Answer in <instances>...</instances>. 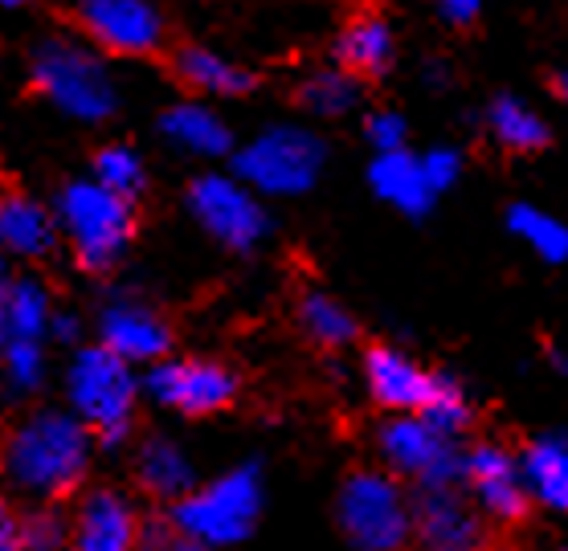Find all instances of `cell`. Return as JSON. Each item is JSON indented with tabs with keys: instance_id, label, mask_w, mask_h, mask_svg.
<instances>
[{
	"instance_id": "obj_1",
	"label": "cell",
	"mask_w": 568,
	"mask_h": 551,
	"mask_svg": "<svg viewBox=\"0 0 568 551\" xmlns=\"http://www.w3.org/2000/svg\"><path fill=\"white\" fill-rule=\"evenodd\" d=\"M91 441L87 425L65 412L41 409L17 421L0 441V470L17 490L38 502L74 499L91 470Z\"/></svg>"
},
{
	"instance_id": "obj_2",
	"label": "cell",
	"mask_w": 568,
	"mask_h": 551,
	"mask_svg": "<svg viewBox=\"0 0 568 551\" xmlns=\"http://www.w3.org/2000/svg\"><path fill=\"white\" fill-rule=\"evenodd\" d=\"M58 233L87 274H111L135 237V205L99 180H70L58 193Z\"/></svg>"
},
{
	"instance_id": "obj_3",
	"label": "cell",
	"mask_w": 568,
	"mask_h": 551,
	"mask_svg": "<svg viewBox=\"0 0 568 551\" xmlns=\"http://www.w3.org/2000/svg\"><path fill=\"white\" fill-rule=\"evenodd\" d=\"M135 397H140L135 373L111 347H82L74 356V364H70V405H74V417L87 425V433L99 446L115 449L128 441Z\"/></svg>"
},
{
	"instance_id": "obj_4",
	"label": "cell",
	"mask_w": 568,
	"mask_h": 551,
	"mask_svg": "<svg viewBox=\"0 0 568 551\" xmlns=\"http://www.w3.org/2000/svg\"><path fill=\"white\" fill-rule=\"evenodd\" d=\"M336 523L356 551H405L414 531V499L385 470H352L339 482Z\"/></svg>"
},
{
	"instance_id": "obj_5",
	"label": "cell",
	"mask_w": 568,
	"mask_h": 551,
	"mask_svg": "<svg viewBox=\"0 0 568 551\" xmlns=\"http://www.w3.org/2000/svg\"><path fill=\"white\" fill-rule=\"evenodd\" d=\"M29 86L50 99L58 111L87 123H103L115 115V82L91 50L78 41L50 38L29 53Z\"/></svg>"
},
{
	"instance_id": "obj_6",
	"label": "cell",
	"mask_w": 568,
	"mask_h": 551,
	"mask_svg": "<svg viewBox=\"0 0 568 551\" xmlns=\"http://www.w3.org/2000/svg\"><path fill=\"white\" fill-rule=\"evenodd\" d=\"M262 511V475L258 466H237L230 475L213 478L205 487H193L184 499L169 507V514L201 539L205 548H230L254 531Z\"/></svg>"
},
{
	"instance_id": "obj_7",
	"label": "cell",
	"mask_w": 568,
	"mask_h": 551,
	"mask_svg": "<svg viewBox=\"0 0 568 551\" xmlns=\"http://www.w3.org/2000/svg\"><path fill=\"white\" fill-rule=\"evenodd\" d=\"M327 160L320 135L298 127H271L233 155V176L262 196H298L320 180Z\"/></svg>"
},
{
	"instance_id": "obj_8",
	"label": "cell",
	"mask_w": 568,
	"mask_h": 551,
	"mask_svg": "<svg viewBox=\"0 0 568 551\" xmlns=\"http://www.w3.org/2000/svg\"><path fill=\"white\" fill-rule=\"evenodd\" d=\"M381 458L393 475L414 478L422 490H442L463 482V449L450 433H442L417 412H393L376 433Z\"/></svg>"
},
{
	"instance_id": "obj_9",
	"label": "cell",
	"mask_w": 568,
	"mask_h": 551,
	"mask_svg": "<svg viewBox=\"0 0 568 551\" xmlns=\"http://www.w3.org/2000/svg\"><path fill=\"white\" fill-rule=\"evenodd\" d=\"M184 201H189V213L196 217V225L217 245H225L230 254H250L271 233L266 208L258 205L254 188L242 184L237 176H217V172L196 176Z\"/></svg>"
},
{
	"instance_id": "obj_10",
	"label": "cell",
	"mask_w": 568,
	"mask_h": 551,
	"mask_svg": "<svg viewBox=\"0 0 568 551\" xmlns=\"http://www.w3.org/2000/svg\"><path fill=\"white\" fill-rule=\"evenodd\" d=\"M70 25L111 58H155L169 41V21L152 0H78Z\"/></svg>"
},
{
	"instance_id": "obj_11",
	"label": "cell",
	"mask_w": 568,
	"mask_h": 551,
	"mask_svg": "<svg viewBox=\"0 0 568 551\" xmlns=\"http://www.w3.org/2000/svg\"><path fill=\"white\" fill-rule=\"evenodd\" d=\"M148 392L184 417H213L237 400V376L213 359H160L148 373Z\"/></svg>"
},
{
	"instance_id": "obj_12",
	"label": "cell",
	"mask_w": 568,
	"mask_h": 551,
	"mask_svg": "<svg viewBox=\"0 0 568 551\" xmlns=\"http://www.w3.org/2000/svg\"><path fill=\"white\" fill-rule=\"evenodd\" d=\"M463 482L483 514L499 523H519L528 511V487L519 458L499 441H478L463 453Z\"/></svg>"
},
{
	"instance_id": "obj_13",
	"label": "cell",
	"mask_w": 568,
	"mask_h": 551,
	"mask_svg": "<svg viewBox=\"0 0 568 551\" xmlns=\"http://www.w3.org/2000/svg\"><path fill=\"white\" fill-rule=\"evenodd\" d=\"M65 543L70 551H135L140 548L143 519L135 502L119 490H87L70 514Z\"/></svg>"
},
{
	"instance_id": "obj_14",
	"label": "cell",
	"mask_w": 568,
	"mask_h": 551,
	"mask_svg": "<svg viewBox=\"0 0 568 551\" xmlns=\"http://www.w3.org/2000/svg\"><path fill=\"white\" fill-rule=\"evenodd\" d=\"M409 543L417 551H478L487 543L483 519L458 487L422 490L414 499V531Z\"/></svg>"
},
{
	"instance_id": "obj_15",
	"label": "cell",
	"mask_w": 568,
	"mask_h": 551,
	"mask_svg": "<svg viewBox=\"0 0 568 551\" xmlns=\"http://www.w3.org/2000/svg\"><path fill=\"white\" fill-rule=\"evenodd\" d=\"M442 373H429L422 364L397 351V347L373 344L364 351V380L373 392L376 405H385L393 412H422L438 388Z\"/></svg>"
},
{
	"instance_id": "obj_16",
	"label": "cell",
	"mask_w": 568,
	"mask_h": 551,
	"mask_svg": "<svg viewBox=\"0 0 568 551\" xmlns=\"http://www.w3.org/2000/svg\"><path fill=\"white\" fill-rule=\"evenodd\" d=\"M99 344L128 364H160L172 347V327L148 303H111L99 319Z\"/></svg>"
},
{
	"instance_id": "obj_17",
	"label": "cell",
	"mask_w": 568,
	"mask_h": 551,
	"mask_svg": "<svg viewBox=\"0 0 568 551\" xmlns=\"http://www.w3.org/2000/svg\"><path fill=\"white\" fill-rule=\"evenodd\" d=\"M368 184L373 193L393 205L405 217H426L438 193L429 184L426 167H422V155L405 152V147H393V152H376L373 167H368Z\"/></svg>"
},
{
	"instance_id": "obj_18",
	"label": "cell",
	"mask_w": 568,
	"mask_h": 551,
	"mask_svg": "<svg viewBox=\"0 0 568 551\" xmlns=\"http://www.w3.org/2000/svg\"><path fill=\"white\" fill-rule=\"evenodd\" d=\"M169 74L184 90L209 94V99H242L258 86V78L250 74L246 65L230 62V58H221L205 45H176L169 58Z\"/></svg>"
},
{
	"instance_id": "obj_19",
	"label": "cell",
	"mask_w": 568,
	"mask_h": 551,
	"mask_svg": "<svg viewBox=\"0 0 568 551\" xmlns=\"http://www.w3.org/2000/svg\"><path fill=\"white\" fill-rule=\"evenodd\" d=\"M0 245L17 257H50L58 245V217L33 196L0 193Z\"/></svg>"
},
{
	"instance_id": "obj_20",
	"label": "cell",
	"mask_w": 568,
	"mask_h": 551,
	"mask_svg": "<svg viewBox=\"0 0 568 551\" xmlns=\"http://www.w3.org/2000/svg\"><path fill=\"white\" fill-rule=\"evenodd\" d=\"M519 470H524L528 499H536L548 511L568 514V437L544 433L528 441L519 453Z\"/></svg>"
},
{
	"instance_id": "obj_21",
	"label": "cell",
	"mask_w": 568,
	"mask_h": 551,
	"mask_svg": "<svg viewBox=\"0 0 568 551\" xmlns=\"http://www.w3.org/2000/svg\"><path fill=\"white\" fill-rule=\"evenodd\" d=\"M393 53H397V45H393V29H388V21L381 13H356L344 25V33L336 38V58L339 65L348 70V74H356L364 82V78H381L393 65Z\"/></svg>"
},
{
	"instance_id": "obj_22",
	"label": "cell",
	"mask_w": 568,
	"mask_h": 551,
	"mask_svg": "<svg viewBox=\"0 0 568 551\" xmlns=\"http://www.w3.org/2000/svg\"><path fill=\"white\" fill-rule=\"evenodd\" d=\"M135 482L143 494L160 502H176L193 490V466L184 458V449L169 437H148L135 453Z\"/></svg>"
},
{
	"instance_id": "obj_23",
	"label": "cell",
	"mask_w": 568,
	"mask_h": 551,
	"mask_svg": "<svg viewBox=\"0 0 568 551\" xmlns=\"http://www.w3.org/2000/svg\"><path fill=\"white\" fill-rule=\"evenodd\" d=\"M160 131H164L176 147H184V152H193V155H205V160L230 155V147H233L230 127L201 103L169 106V111L160 115Z\"/></svg>"
},
{
	"instance_id": "obj_24",
	"label": "cell",
	"mask_w": 568,
	"mask_h": 551,
	"mask_svg": "<svg viewBox=\"0 0 568 551\" xmlns=\"http://www.w3.org/2000/svg\"><path fill=\"white\" fill-rule=\"evenodd\" d=\"M487 131L495 135L499 147H507V152L516 155H531L540 152V147H548V123L531 106L511 99V94H504V99H495L487 106Z\"/></svg>"
},
{
	"instance_id": "obj_25",
	"label": "cell",
	"mask_w": 568,
	"mask_h": 551,
	"mask_svg": "<svg viewBox=\"0 0 568 551\" xmlns=\"http://www.w3.org/2000/svg\"><path fill=\"white\" fill-rule=\"evenodd\" d=\"M298 106L311 111L320 119H336L348 115L352 106L361 103V78L348 74L344 65H332V70H315V74L298 86Z\"/></svg>"
},
{
	"instance_id": "obj_26",
	"label": "cell",
	"mask_w": 568,
	"mask_h": 551,
	"mask_svg": "<svg viewBox=\"0 0 568 551\" xmlns=\"http://www.w3.org/2000/svg\"><path fill=\"white\" fill-rule=\"evenodd\" d=\"M298 327L307 335L311 344L320 347H348L356 339V319L348 315V307H339L332 295L323 290H307L298 298Z\"/></svg>"
},
{
	"instance_id": "obj_27",
	"label": "cell",
	"mask_w": 568,
	"mask_h": 551,
	"mask_svg": "<svg viewBox=\"0 0 568 551\" xmlns=\"http://www.w3.org/2000/svg\"><path fill=\"white\" fill-rule=\"evenodd\" d=\"M91 167H94V180H99L103 188H111V193L131 201V205L148 193V167H143L140 152L128 147V143H103V147L91 155Z\"/></svg>"
},
{
	"instance_id": "obj_28",
	"label": "cell",
	"mask_w": 568,
	"mask_h": 551,
	"mask_svg": "<svg viewBox=\"0 0 568 551\" xmlns=\"http://www.w3.org/2000/svg\"><path fill=\"white\" fill-rule=\"evenodd\" d=\"M507 229L524 237V242L536 249V254L548 262V266H560L568 262V225L565 221L548 217L544 208L536 205H511L507 208Z\"/></svg>"
},
{
	"instance_id": "obj_29",
	"label": "cell",
	"mask_w": 568,
	"mask_h": 551,
	"mask_svg": "<svg viewBox=\"0 0 568 551\" xmlns=\"http://www.w3.org/2000/svg\"><path fill=\"white\" fill-rule=\"evenodd\" d=\"M50 298L38 283H4V327L9 339H45L50 331Z\"/></svg>"
},
{
	"instance_id": "obj_30",
	"label": "cell",
	"mask_w": 568,
	"mask_h": 551,
	"mask_svg": "<svg viewBox=\"0 0 568 551\" xmlns=\"http://www.w3.org/2000/svg\"><path fill=\"white\" fill-rule=\"evenodd\" d=\"M417 417H426L434 429H442V433L458 437L470 425V400H466L463 385L454 380V376L442 373L438 376V388H434V397H429V405Z\"/></svg>"
},
{
	"instance_id": "obj_31",
	"label": "cell",
	"mask_w": 568,
	"mask_h": 551,
	"mask_svg": "<svg viewBox=\"0 0 568 551\" xmlns=\"http://www.w3.org/2000/svg\"><path fill=\"white\" fill-rule=\"evenodd\" d=\"M4 376L13 388H38L41 385V339H9L0 351Z\"/></svg>"
},
{
	"instance_id": "obj_32",
	"label": "cell",
	"mask_w": 568,
	"mask_h": 551,
	"mask_svg": "<svg viewBox=\"0 0 568 551\" xmlns=\"http://www.w3.org/2000/svg\"><path fill=\"white\" fill-rule=\"evenodd\" d=\"M135 551H213L205 548L201 539H193L172 514H160V519H148L140 531V548Z\"/></svg>"
},
{
	"instance_id": "obj_33",
	"label": "cell",
	"mask_w": 568,
	"mask_h": 551,
	"mask_svg": "<svg viewBox=\"0 0 568 551\" xmlns=\"http://www.w3.org/2000/svg\"><path fill=\"white\" fill-rule=\"evenodd\" d=\"M364 131H368V143L376 152H393V147H405V119L397 111H373L364 119Z\"/></svg>"
},
{
	"instance_id": "obj_34",
	"label": "cell",
	"mask_w": 568,
	"mask_h": 551,
	"mask_svg": "<svg viewBox=\"0 0 568 551\" xmlns=\"http://www.w3.org/2000/svg\"><path fill=\"white\" fill-rule=\"evenodd\" d=\"M422 167H426L429 184H434V193H446L454 180L463 176V155L454 152V147H429L426 155H422Z\"/></svg>"
},
{
	"instance_id": "obj_35",
	"label": "cell",
	"mask_w": 568,
	"mask_h": 551,
	"mask_svg": "<svg viewBox=\"0 0 568 551\" xmlns=\"http://www.w3.org/2000/svg\"><path fill=\"white\" fill-rule=\"evenodd\" d=\"M0 551H29L26 548V511H17L9 499H0Z\"/></svg>"
},
{
	"instance_id": "obj_36",
	"label": "cell",
	"mask_w": 568,
	"mask_h": 551,
	"mask_svg": "<svg viewBox=\"0 0 568 551\" xmlns=\"http://www.w3.org/2000/svg\"><path fill=\"white\" fill-rule=\"evenodd\" d=\"M438 13L450 21V25H470V21H478V13H483V0H438Z\"/></svg>"
},
{
	"instance_id": "obj_37",
	"label": "cell",
	"mask_w": 568,
	"mask_h": 551,
	"mask_svg": "<svg viewBox=\"0 0 568 551\" xmlns=\"http://www.w3.org/2000/svg\"><path fill=\"white\" fill-rule=\"evenodd\" d=\"M552 90H556V99H565L568 103V70H560V74L552 78Z\"/></svg>"
},
{
	"instance_id": "obj_38",
	"label": "cell",
	"mask_w": 568,
	"mask_h": 551,
	"mask_svg": "<svg viewBox=\"0 0 568 551\" xmlns=\"http://www.w3.org/2000/svg\"><path fill=\"white\" fill-rule=\"evenodd\" d=\"M9 344V327H4V286H0V351Z\"/></svg>"
},
{
	"instance_id": "obj_39",
	"label": "cell",
	"mask_w": 568,
	"mask_h": 551,
	"mask_svg": "<svg viewBox=\"0 0 568 551\" xmlns=\"http://www.w3.org/2000/svg\"><path fill=\"white\" fill-rule=\"evenodd\" d=\"M478 551H519V548H511V543H483Z\"/></svg>"
},
{
	"instance_id": "obj_40",
	"label": "cell",
	"mask_w": 568,
	"mask_h": 551,
	"mask_svg": "<svg viewBox=\"0 0 568 551\" xmlns=\"http://www.w3.org/2000/svg\"><path fill=\"white\" fill-rule=\"evenodd\" d=\"M0 4H4V9H21V4H26V0H0Z\"/></svg>"
},
{
	"instance_id": "obj_41",
	"label": "cell",
	"mask_w": 568,
	"mask_h": 551,
	"mask_svg": "<svg viewBox=\"0 0 568 551\" xmlns=\"http://www.w3.org/2000/svg\"><path fill=\"white\" fill-rule=\"evenodd\" d=\"M50 551H70V543H62V548H50Z\"/></svg>"
},
{
	"instance_id": "obj_42",
	"label": "cell",
	"mask_w": 568,
	"mask_h": 551,
	"mask_svg": "<svg viewBox=\"0 0 568 551\" xmlns=\"http://www.w3.org/2000/svg\"><path fill=\"white\" fill-rule=\"evenodd\" d=\"M565 551H568V548H565Z\"/></svg>"
}]
</instances>
